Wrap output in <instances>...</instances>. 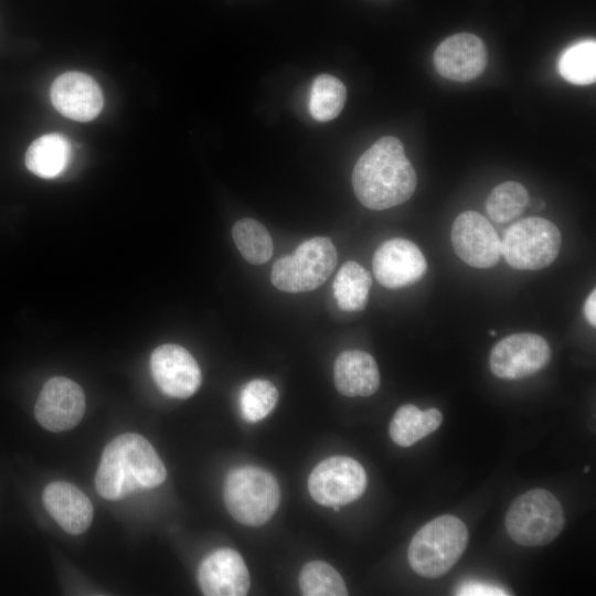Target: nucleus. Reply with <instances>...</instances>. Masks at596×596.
<instances>
[{"instance_id": "a211bd4d", "label": "nucleus", "mask_w": 596, "mask_h": 596, "mask_svg": "<svg viewBox=\"0 0 596 596\" xmlns=\"http://www.w3.org/2000/svg\"><path fill=\"white\" fill-rule=\"evenodd\" d=\"M333 380L344 396H370L380 386V372L374 358L361 350H347L334 362Z\"/></svg>"}, {"instance_id": "f257e3e1", "label": "nucleus", "mask_w": 596, "mask_h": 596, "mask_svg": "<svg viewBox=\"0 0 596 596\" xmlns=\"http://www.w3.org/2000/svg\"><path fill=\"white\" fill-rule=\"evenodd\" d=\"M417 184L404 146L393 136L376 140L356 161L352 185L359 201L371 210H385L407 201Z\"/></svg>"}, {"instance_id": "1a4fd4ad", "label": "nucleus", "mask_w": 596, "mask_h": 596, "mask_svg": "<svg viewBox=\"0 0 596 596\" xmlns=\"http://www.w3.org/2000/svg\"><path fill=\"white\" fill-rule=\"evenodd\" d=\"M547 341L535 333H514L499 341L489 358L491 372L500 379L520 380L541 371L549 363Z\"/></svg>"}, {"instance_id": "a878e982", "label": "nucleus", "mask_w": 596, "mask_h": 596, "mask_svg": "<svg viewBox=\"0 0 596 596\" xmlns=\"http://www.w3.org/2000/svg\"><path fill=\"white\" fill-rule=\"evenodd\" d=\"M299 587L306 596L348 595L341 575L323 561H311L304 565L299 575Z\"/></svg>"}, {"instance_id": "4be33fe9", "label": "nucleus", "mask_w": 596, "mask_h": 596, "mask_svg": "<svg viewBox=\"0 0 596 596\" xmlns=\"http://www.w3.org/2000/svg\"><path fill=\"white\" fill-rule=\"evenodd\" d=\"M557 71L567 82L589 85L596 79V42L581 40L566 47L557 61Z\"/></svg>"}, {"instance_id": "b1692460", "label": "nucleus", "mask_w": 596, "mask_h": 596, "mask_svg": "<svg viewBox=\"0 0 596 596\" xmlns=\"http://www.w3.org/2000/svg\"><path fill=\"white\" fill-rule=\"evenodd\" d=\"M233 240L242 256L251 264L266 263L273 255V241L266 227L246 217L232 228Z\"/></svg>"}, {"instance_id": "dca6fc26", "label": "nucleus", "mask_w": 596, "mask_h": 596, "mask_svg": "<svg viewBox=\"0 0 596 596\" xmlns=\"http://www.w3.org/2000/svg\"><path fill=\"white\" fill-rule=\"evenodd\" d=\"M198 581L206 596H243L251 584L243 557L227 547L212 552L201 562Z\"/></svg>"}, {"instance_id": "f03ea898", "label": "nucleus", "mask_w": 596, "mask_h": 596, "mask_svg": "<svg viewBox=\"0 0 596 596\" xmlns=\"http://www.w3.org/2000/svg\"><path fill=\"white\" fill-rule=\"evenodd\" d=\"M166 476V467L152 445L141 435L126 433L105 447L95 487L103 498L118 500L158 487Z\"/></svg>"}, {"instance_id": "aec40b11", "label": "nucleus", "mask_w": 596, "mask_h": 596, "mask_svg": "<svg viewBox=\"0 0 596 596\" xmlns=\"http://www.w3.org/2000/svg\"><path fill=\"white\" fill-rule=\"evenodd\" d=\"M443 415L437 408L419 409L412 404L402 405L394 414L389 433L401 447H409L434 433L441 424Z\"/></svg>"}, {"instance_id": "ddd939ff", "label": "nucleus", "mask_w": 596, "mask_h": 596, "mask_svg": "<svg viewBox=\"0 0 596 596\" xmlns=\"http://www.w3.org/2000/svg\"><path fill=\"white\" fill-rule=\"evenodd\" d=\"M150 369L158 387L170 397H190L201 385V371L195 359L178 344L156 348L151 353Z\"/></svg>"}, {"instance_id": "cd10ccee", "label": "nucleus", "mask_w": 596, "mask_h": 596, "mask_svg": "<svg viewBox=\"0 0 596 596\" xmlns=\"http://www.w3.org/2000/svg\"><path fill=\"white\" fill-rule=\"evenodd\" d=\"M457 595L461 596H499L508 595V593L501 587L481 583V582H467L458 587Z\"/></svg>"}, {"instance_id": "423d86ee", "label": "nucleus", "mask_w": 596, "mask_h": 596, "mask_svg": "<svg viewBox=\"0 0 596 596\" xmlns=\"http://www.w3.org/2000/svg\"><path fill=\"white\" fill-rule=\"evenodd\" d=\"M337 260V249L331 240L316 236L301 243L291 255L277 259L270 279L281 291H309L329 278Z\"/></svg>"}, {"instance_id": "bb28decb", "label": "nucleus", "mask_w": 596, "mask_h": 596, "mask_svg": "<svg viewBox=\"0 0 596 596\" xmlns=\"http://www.w3.org/2000/svg\"><path fill=\"white\" fill-rule=\"evenodd\" d=\"M278 402V391L267 380H253L245 384L240 394L241 412L247 422L265 418Z\"/></svg>"}, {"instance_id": "7ed1b4c3", "label": "nucleus", "mask_w": 596, "mask_h": 596, "mask_svg": "<svg viewBox=\"0 0 596 596\" xmlns=\"http://www.w3.org/2000/svg\"><path fill=\"white\" fill-rule=\"evenodd\" d=\"M467 543L465 523L450 514L440 515L413 536L407 551L408 563L421 576L439 577L457 563Z\"/></svg>"}, {"instance_id": "4468645a", "label": "nucleus", "mask_w": 596, "mask_h": 596, "mask_svg": "<svg viewBox=\"0 0 596 596\" xmlns=\"http://www.w3.org/2000/svg\"><path fill=\"white\" fill-rule=\"evenodd\" d=\"M437 73L451 81L477 78L487 66V49L480 38L471 33H457L445 39L433 56Z\"/></svg>"}, {"instance_id": "c85d7f7f", "label": "nucleus", "mask_w": 596, "mask_h": 596, "mask_svg": "<svg viewBox=\"0 0 596 596\" xmlns=\"http://www.w3.org/2000/svg\"><path fill=\"white\" fill-rule=\"evenodd\" d=\"M584 316L590 326H596V290H593L586 298L584 306Z\"/></svg>"}, {"instance_id": "412c9836", "label": "nucleus", "mask_w": 596, "mask_h": 596, "mask_svg": "<svg viewBox=\"0 0 596 596\" xmlns=\"http://www.w3.org/2000/svg\"><path fill=\"white\" fill-rule=\"evenodd\" d=\"M372 285L370 273L356 262L349 260L337 273L332 287L338 307L344 311L363 310Z\"/></svg>"}, {"instance_id": "6ab92c4d", "label": "nucleus", "mask_w": 596, "mask_h": 596, "mask_svg": "<svg viewBox=\"0 0 596 596\" xmlns=\"http://www.w3.org/2000/svg\"><path fill=\"white\" fill-rule=\"evenodd\" d=\"M71 143L61 134H47L36 138L25 152L26 168L38 177L52 179L67 167Z\"/></svg>"}, {"instance_id": "20e7f679", "label": "nucleus", "mask_w": 596, "mask_h": 596, "mask_svg": "<svg viewBox=\"0 0 596 596\" xmlns=\"http://www.w3.org/2000/svg\"><path fill=\"white\" fill-rule=\"evenodd\" d=\"M224 501L231 515L242 524L259 526L276 512L280 490L275 477L265 469L245 466L226 477Z\"/></svg>"}, {"instance_id": "0eeeda50", "label": "nucleus", "mask_w": 596, "mask_h": 596, "mask_svg": "<svg viewBox=\"0 0 596 596\" xmlns=\"http://www.w3.org/2000/svg\"><path fill=\"white\" fill-rule=\"evenodd\" d=\"M562 244L558 228L543 217H525L507 228L501 255L515 269L536 270L551 265Z\"/></svg>"}, {"instance_id": "f3484780", "label": "nucleus", "mask_w": 596, "mask_h": 596, "mask_svg": "<svg viewBox=\"0 0 596 596\" xmlns=\"http://www.w3.org/2000/svg\"><path fill=\"white\" fill-rule=\"evenodd\" d=\"M43 503L50 515L70 534L84 533L93 521V504L77 487L65 482L49 483L43 491Z\"/></svg>"}, {"instance_id": "5701e85b", "label": "nucleus", "mask_w": 596, "mask_h": 596, "mask_svg": "<svg viewBox=\"0 0 596 596\" xmlns=\"http://www.w3.org/2000/svg\"><path fill=\"white\" fill-rule=\"evenodd\" d=\"M347 97L343 83L329 74H321L312 83L309 113L318 121L334 119L342 110Z\"/></svg>"}, {"instance_id": "2eb2a0df", "label": "nucleus", "mask_w": 596, "mask_h": 596, "mask_svg": "<svg viewBox=\"0 0 596 596\" xmlns=\"http://www.w3.org/2000/svg\"><path fill=\"white\" fill-rule=\"evenodd\" d=\"M51 100L63 116L76 121H89L102 111L104 97L99 85L89 75L67 72L52 84Z\"/></svg>"}, {"instance_id": "7c9ffc66", "label": "nucleus", "mask_w": 596, "mask_h": 596, "mask_svg": "<svg viewBox=\"0 0 596 596\" xmlns=\"http://www.w3.org/2000/svg\"><path fill=\"white\" fill-rule=\"evenodd\" d=\"M585 472H588L589 471V467L586 466L585 469H584Z\"/></svg>"}, {"instance_id": "9b49d317", "label": "nucleus", "mask_w": 596, "mask_h": 596, "mask_svg": "<svg viewBox=\"0 0 596 596\" xmlns=\"http://www.w3.org/2000/svg\"><path fill=\"white\" fill-rule=\"evenodd\" d=\"M85 412V395L74 381L56 376L47 380L38 397L34 414L39 424L51 432L75 427Z\"/></svg>"}, {"instance_id": "6e6552de", "label": "nucleus", "mask_w": 596, "mask_h": 596, "mask_svg": "<svg viewBox=\"0 0 596 596\" xmlns=\"http://www.w3.org/2000/svg\"><path fill=\"white\" fill-rule=\"evenodd\" d=\"M366 483V473L360 462L350 457L334 456L313 468L308 490L317 503L340 507L359 499Z\"/></svg>"}, {"instance_id": "393cba45", "label": "nucleus", "mask_w": 596, "mask_h": 596, "mask_svg": "<svg viewBox=\"0 0 596 596\" xmlns=\"http://www.w3.org/2000/svg\"><path fill=\"white\" fill-rule=\"evenodd\" d=\"M530 202L526 189L519 182L505 181L489 193L486 211L497 223H507L519 217Z\"/></svg>"}, {"instance_id": "9d476101", "label": "nucleus", "mask_w": 596, "mask_h": 596, "mask_svg": "<svg viewBox=\"0 0 596 596\" xmlns=\"http://www.w3.org/2000/svg\"><path fill=\"white\" fill-rule=\"evenodd\" d=\"M451 244L457 256L477 268L494 266L501 256V240L480 213L465 211L453 223Z\"/></svg>"}, {"instance_id": "c756f323", "label": "nucleus", "mask_w": 596, "mask_h": 596, "mask_svg": "<svg viewBox=\"0 0 596 596\" xmlns=\"http://www.w3.org/2000/svg\"><path fill=\"white\" fill-rule=\"evenodd\" d=\"M490 336H491V337H496V336H497V331H496V330H490Z\"/></svg>"}, {"instance_id": "39448f33", "label": "nucleus", "mask_w": 596, "mask_h": 596, "mask_svg": "<svg viewBox=\"0 0 596 596\" xmlns=\"http://www.w3.org/2000/svg\"><path fill=\"white\" fill-rule=\"evenodd\" d=\"M509 536L523 546L551 543L565 525L563 508L554 494L532 489L511 503L504 518Z\"/></svg>"}, {"instance_id": "f8f14e48", "label": "nucleus", "mask_w": 596, "mask_h": 596, "mask_svg": "<svg viewBox=\"0 0 596 596\" xmlns=\"http://www.w3.org/2000/svg\"><path fill=\"white\" fill-rule=\"evenodd\" d=\"M376 280L384 287L397 289L421 280L427 263L416 244L405 238H392L379 246L372 260Z\"/></svg>"}]
</instances>
